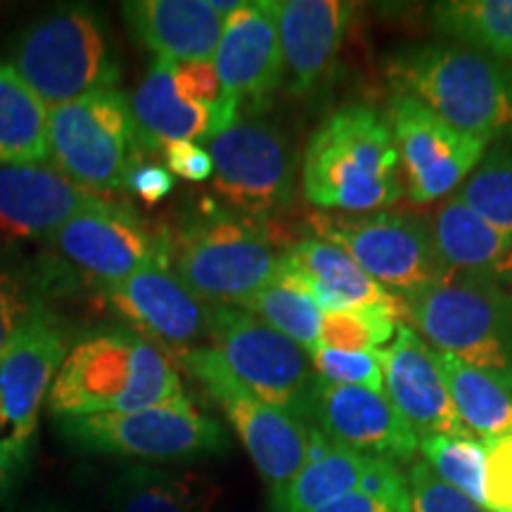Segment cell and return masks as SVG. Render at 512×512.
<instances>
[{
    "label": "cell",
    "instance_id": "cell-11",
    "mask_svg": "<svg viewBox=\"0 0 512 512\" xmlns=\"http://www.w3.org/2000/svg\"><path fill=\"white\" fill-rule=\"evenodd\" d=\"M209 339L230 373L261 401L309 422L316 375L306 351L242 306H209Z\"/></svg>",
    "mask_w": 512,
    "mask_h": 512
},
{
    "label": "cell",
    "instance_id": "cell-26",
    "mask_svg": "<svg viewBox=\"0 0 512 512\" xmlns=\"http://www.w3.org/2000/svg\"><path fill=\"white\" fill-rule=\"evenodd\" d=\"M373 458L332 444L323 432L311 430L309 460L271 505L280 512H313L337 498L358 491Z\"/></svg>",
    "mask_w": 512,
    "mask_h": 512
},
{
    "label": "cell",
    "instance_id": "cell-41",
    "mask_svg": "<svg viewBox=\"0 0 512 512\" xmlns=\"http://www.w3.org/2000/svg\"><path fill=\"white\" fill-rule=\"evenodd\" d=\"M15 479H17V475L10 470L8 460H5L3 453H0V503L10 496L12 486H15Z\"/></svg>",
    "mask_w": 512,
    "mask_h": 512
},
{
    "label": "cell",
    "instance_id": "cell-21",
    "mask_svg": "<svg viewBox=\"0 0 512 512\" xmlns=\"http://www.w3.org/2000/svg\"><path fill=\"white\" fill-rule=\"evenodd\" d=\"M351 15V5L337 0H278V38L287 91L306 95L323 83L342 48Z\"/></svg>",
    "mask_w": 512,
    "mask_h": 512
},
{
    "label": "cell",
    "instance_id": "cell-32",
    "mask_svg": "<svg viewBox=\"0 0 512 512\" xmlns=\"http://www.w3.org/2000/svg\"><path fill=\"white\" fill-rule=\"evenodd\" d=\"M403 313L406 306L401 299L394 304L323 313L320 344L337 351H377L396 335Z\"/></svg>",
    "mask_w": 512,
    "mask_h": 512
},
{
    "label": "cell",
    "instance_id": "cell-1",
    "mask_svg": "<svg viewBox=\"0 0 512 512\" xmlns=\"http://www.w3.org/2000/svg\"><path fill=\"white\" fill-rule=\"evenodd\" d=\"M183 396L176 363L159 344L131 328H107L69 349L46 406L67 420L143 411Z\"/></svg>",
    "mask_w": 512,
    "mask_h": 512
},
{
    "label": "cell",
    "instance_id": "cell-27",
    "mask_svg": "<svg viewBox=\"0 0 512 512\" xmlns=\"http://www.w3.org/2000/svg\"><path fill=\"white\" fill-rule=\"evenodd\" d=\"M216 486L195 472L138 463L121 470L107 489L110 512H211Z\"/></svg>",
    "mask_w": 512,
    "mask_h": 512
},
{
    "label": "cell",
    "instance_id": "cell-33",
    "mask_svg": "<svg viewBox=\"0 0 512 512\" xmlns=\"http://www.w3.org/2000/svg\"><path fill=\"white\" fill-rule=\"evenodd\" d=\"M458 197L491 226L512 233V147H494L467 176Z\"/></svg>",
    "mask_w": 512,
    "mask_h": 512
},
{
    "label": "cell",
    "instance_id": "cell-19",
    "mask_svg": "<svg viewBox=\"0 0 512 512\" xmlns=\"http://www.w3.org/2000/svg\"><path fill=\"white\" fill-rule=\"evenodd\" d=\"M223 93L259 110L283 86V55L278 38V0H245L223 24L214 55Z\"/></svg>",
    "mask_w": 512,
    "mask_h": 512
},
{
    "label": "cell",
    "instance_id": "cell-2",
    "mask_svg": "<svg viewBox=\"0 0 512 512\" xmlns=\"http://www.w3.org/2000/svg\"><path fill=\"white\" fill-rule=\"evenodd\" d=\"M394 91L422 102L448 126L484 140L512 133V62L456 46L422 43L387 62Z\"/></svg>",
    "mask_w": 512,
    "mask_h": 512
},
{
    "label": "cell",
    "instance_id": "cell-9",
    "mask_svg": "<svg viewBox=\"0 0 512 512\" xmlns=\"http://www.w3.org/2000/svg\"><path fill=\"white\" fill-rule=\"evenodd\" d=\"M174 358L178 368L188 370L219 401L259 475L271 486V496L280 494L309 460V422L242 387L214 347L178 351Z\"/></svg>",
    "mask_w": 512,
    "mask_h": 512
},
{
    "label": "cell",
    "instance_id": "cell-35",
    "mask_svg": "<svg viewBox=\"0 0 512 512\" xmlns=\"http://www.w3.org/2000/svg\"><path fill=\"white\" fill-rule=\"evenodd\" d=\"M309 356L316 375L323 380L384 392L382 363L377 351H337L320 344Z\"/></svg>",
    "mask_w": 512,
    "mask_h": 512
},
{
    "label": "cell",
    "instance_id": "cell-37",
    "mask_svg": "<svg viewBox=\"0 0 512 512\" xmlns=\"http://www.w3.org/2000/svg\"><path fill=\"white\" fill-rule=\"evenodd\" d=\"M34 304L19 273L0 261V356L29 318Z\"/></svg>",
    "mask_w": 512,
    "mask_h": 512
},
{
    "label": "cell",
    "instance_id": "cell-10",
    "mask_svg": "<svg viewBox=\"0 0 512 512\" xmlns=\"http://www.w3.org/2000/svg\"><path fill=\"white\" fill-rule=\"evenodd\" d=\"M69 349L60 318L36 302L0 356V453L15 475L29 465L38 415Z\"/></svg>",
    "mask_w": 512,
    "mask_h": 512
},
{
    "label": "cell",
    "instance_id": "cell-29",
    "mask_svg": "<svg viewBox=\"0 0 512 512\" xmlns=\"http://www.w3.org/2000/svg\"><path fill=\"white\" fill-rule=\"evenodd\" d=\"M50 107L0 62V164H48Z\"/></svg>",
    "mask_w": 512,
    "mask_h": 512
},
{
    "label": "cell",
    "instance_id": "cell-40",
    "mask_svg": "<svg viewBox=\"0 0 512 512\" xmlns=\"http://www.w3.org/2000/svg\"><path fill=\"white\" fill-rule=\"evenodd\" d=\"M313 512H411V494L373 496L366 491H351Z\"/></svg>",
    "mask_w": 512,
    "mask_h": 512
},
{
    "label": "cell",
    "instance_id": "cell-3",
    "mask_svg": "<svg viewBox=\"0 0 512 512\" xmlns=\"http://www.w3.org/2000/svg\"><path fill=\"white\" fill-rule=\"evenodd\" d=\"M399 147L373 107L347 105L330 114L304 152L306 200L323 209L366 214L403 195Z\"/></svg>",
    "mask_w": 512,
    "mask_h": 512
},
{
    "label": "cell",
    "instance_id": "cell-13",
    "mask_svg": "<svg viewBox=\"0 0 512 512\" xmlns=\"http://www.w3.org/2000/svg\"><path fill=\"white\" fill-rule=\"evenodd\" d=\"M214 188L240 214L285 209L294 190L292 152L283 133L261 119H238L209 140Z\"/></svg>",
    "mask_w": 512,
    "mask_h": 512
},
{
    "label": "cell",
    "instance_id": "cell-25",
    "mask_svg": "<svg viewBox=\"0 0 512 512\" xmlns=\"http://www.w3.org/2000/svg\"><path fill=\"white\" fill-rule=\"evenodd\" d=\"M140 152L164 150L169 143H200L219 136V119L207 107L178 95L174 62L155 60L131 98Z\"/></svg>",
    "mask_w": 512,
    "mask_h": 512
},
{
    "label": "cell",
    "instance_id": "cell-36",
    "mask_svg": "<svg viewBox=\"0 0 512 512\" xmlns=\"http://www.w3.org/2000/svg\"><path fill=\"white\" fill-rule=\"evenodd\" d=\"M411 512H489L463 491L439 479L427 463H415L408 475Z\"/></svg>",
    "mask_w": 512,
    "mask_h": 512
},
{
    "label": "cell",
    "instance_id": "cell-23",
    "mask_svg": "<svg viewBox=\"0 0 512 512\" xmlns=\"http://www.w3.org/2000/svg\"><path fill=\"white\" fill-rule=\"evenodd\" d=\"M121 12L140 46L174 64L214 62L226 24L209 0H133Z\"/></svg>",
    "mask_w": 512,
    "mask_h": 512
},
{
    "label": "cell",
    "instance_id": "cell-7",
    "mask_svg": "<svg viewBox=\"0 0 512 512\" xmlns=\"http://www.w3.org/2000/svg\"><path fill=\"white\" fill-rule=\"evenodd\" d=\"M69 444L88 453L183 463L228 451V434L192 396L133 413L57 420Z\"/></svg>",
    "mask_w": 512,
    "mask_h": 512
},
{
    "label": "cell",
    "instance_id": "cell-14",
    "mask_svg": "<svg viewBox=\"0 0 512 512\" xmlns=\"http://www.w3.org/2000/svg\"><path fill=\"white\" fill-rule=\"evenodd\" d=\"M387 126L399 147L406 195L415 204L441 200L453 192L484 159V140L448 126L432 110L408 95L389 100Z\"/></svg>",
    "mask_w": 512,
    "mask_h": 512
},
{
    "label": "cell",
    "instance_id": "cell-4",
    "mask_svg": "<svg viewBox=\"0 0 512 512\" xmlns=\"http://www.w3.org/2000/svg\"><path fill=\"white\" fill-rule=\"evenodd\" d=\"M169 268L204 304L245 306L278 280L280 254L256 219L207 209L169 238Z\"/></svg>",
    "mask_w": 512,
    "mask_h": 512
},
{
    "label": "cell",
    "instance_id": "cell-22",
    "mask_svg": "<svg viewBox=\"0 0 512 512\" xmlns=\"http://www.w3.org/2000/svg\"><path fill=\"white\" fill-rule=\"evenodd\" d=\"M278 280L309 294L323 313L401 299L370 278L344 249L323 238H304L280 254Z\"/></svg>",
    "mask_w": 512,
    "mask_h": 512
},
{
    "label": "cell",
    "instance_id": "cell-43",
    "mask_svg": "<svg viewBox=\"0 0 512 512\" xmlns=\"http://www.w3.org/2000/svg\"><path fill=\"white\" fill-rule=\"evenodd\" d=\"M268 512H280V510H275V508H273V505H271V508H268Z\"/></svg>",
    "mask_w": 512,
    "mask_h": 512
},
{
    "label": "cell",
    "instance_id": "cell-34",
    "mask_svg": "<svg viewBox=\"0 0 512 512\" xmlns=\"http://www.w3.org/2000/svg\"><path fill=\"white\" fill-rule=\"evenodd\" d=\"M420 451L439 479L486 508V446L475 437H425Z\"/></svg>",
    "mask_w": 512,
    "mask_h": 512
},
{
    "label": "cell",
    "instance_id": "cell-15",
    "mask_svg": "<svg viewBox=\"0 0 512 512\" xmlns=\"http://www.w3.org/2000/svg\"><path fill=\"white\" fill-rule=\"evenodd\" d=\"M62 259L100 285H112L152 264H169V238L152 233L124 202H98L72 216L53 235Z\"/></svg>",
    "mask_w": 512,
    "mask_h": 512
},
{
    "label": "cell",
    "instance_id": "cell-12",
    "mask_svg": "<svg viewBox=\"0 0 512 512\" xmlns=\"http://www.w3.org/2000/svg\"><path fill=\"white\" fill-rule=\"evenodd\" d=\"M318 238L344 249L370 278L399 297L446 275L434 247L432 226L394 211L313 216Z\"/></svg>",
    "mask_w": 512,
    "mask_h": 512
},
{
    "label": "cell",
    "instance_id": "cell-39",
    "mask_svg": "<svg viewBox=\"0 0 512 512\" xmlns=\"http://www.w3.org/2000/svg\"><path fill=\"white\" fill-rule=\"evenodd\" d=\"M164 162L171 174L185 178V181L204 183L214 178V162H211L207 147L200 143H188V140L169 143L164 147Z\"/></svg>",
    "mask_w": 512,
    "mask_h": 512
},
{
    "label": "cell",
    "instance_id": "cell-45",
    "mask_svg": "<svg viewBox=\"0 0 512 512\" xmlns=\"http://www.w3.org/2000/svg\"><path fill=\"white\" fill-rule=\"evenodd\" d=\"M510 287H512V285H510Z\"/></svg>",
    "mask_w": 512,
    "mask_h": 512
},
{
    "label": "cell",
    "instance_id": "cell-16",
    "mask_svg": "<svg viewBox=\"0 0 512 512\" xmlns=\"http://www.w3.org/2000/svg\"><path fill=\"white\" fill-rule=\"evenodd\" d=\"M332 444L370 458L411 460L418 451V434L396 411L384 392L335 384L316 375L309 399V425Z\"/></svg>",
    "mask_w": 512,
    "mask_h": 512
},
{
    "label": "cell",
    "instance_id": "cell-20",
    "mask_svg": "<svg viewBox=\"0 0 512 512\" xmlns=\"http://www.w3.org/2000/svg\"><path fill=\"white\" fill-rule=\"evenodd\" d=\"M98 200L53 164H0V235L8 238H53Z\"/></svg>",
    "mask_w": 512,
    "mask_h": 512
},
{
    "label": "cell",
    "instance_id": "cell-17",
    "mask_svg": "<svg viewBox=\"0 0 512 512\" xmlns=\"http://www.w3.org/2000/svg\"><path fill=\"white\" fill-rule=\"evenodd\" d=\"M107 304L171 354L200 347L209 337V306L197 299L169 264H152L112 285H100Z\"/></svg>",
    "mask_w": 512,
    "mask_h": 512
},
{
    "label": "cell",
    "instance_id": "cell-42",
    "mask_svg": "<svg viewBox=\"0 0 512 512\" xmlns=\"http://www.w3.org/2000/svg\"><path fill=\"white\" fill-rule=\"evenodd\" d=\"M24 512H69V510L55 501H34Z\"/></svg>",
    "mask_w": 512,
    "mask_h": 512
},
{
    "label": "cell",
    "instance_id": "cell-5",
    "mask_svg": "<svg viewBox=\"0 0 512 512\" xmlns=\"http://www.w3.org/2000/svg\"><path fill=\"white\" fill-rule=\"evenodd\" d=\"M401 302L434 347L512 392V292L491 280L446 273L403 294Z\"/></svg>",
    "mask_w": 512,
    "mask_h": 512
},
{
    "label": "cell",
    "instance_id": "cell-8",
    "mask_svg": "<svg viewBox=\"0 0 512 512\" xmlns=\"http://www.w3.org/2000/svg\"><path fill=\"white\" fill-rule=\"evenodd\" d=\"M48 147L55 169L79 188L98 197L124 190L140 159L131 100L119 88H102L50 107Z\"/></svg>",
    "mask_w": 512,
    "mask_h": 512
},
{
    "label": "cell",
    "instance_id": "cell-38",
    "mask_svg": "<svg viewBox=\"0 0 512 512\" xmlns=\"http://www.w3.org/2000/svg\"><path fill=\"white\" fill-rule=\"evenodd\" d=\"M174 188L176 176L166 166L143 162V159L133 162L124 181V190H128L133 197H138L145 204H159L174 192Z\"/></svg>",
    "mask_w": 512,
    "mask_h": 512
},
{
    "label": "cell",
    "instance_id": "cell-30",
    "mask_svg": "<svg viewBox=\"0 0 512 512\" xmlns=\"http://www.w3.org/2000/svg\"><path fill=\"white\" fill-rule=\"evenodd\" d=\"M437 34L512 62V0H446L432 8Z\"/></svg>",
    "mask_w": 512,
    "mask_h": 512
},
{
    "label": "cell",
    "instance_id": "cell-18",
    "mask_svg": "<svg viewBox=\"0 0 512 512\" xmlns=\"http://www.w3.org/2000/svg\"><path fill=\"white\" fill-rule=\"evenodd\" d=\"M384 375V394L420 439L475 437L460 420L448 394L437 351L411 325L396 328L394 342L377 349Z\"/></svg>",
    "mask_w": 512,
    "mask_h": 512
},
{
    "label": "cell",
    "instance_id": "cell-28",
    "mask_svg": "<svg viewBox=\"0 0 512 512\" xmlns=\"http://www.w3.org/2000/svg\"><path fill=\"white\" fill-rule=\"evenodd\" d=\"M437 363L467 430L484 444L512 437V392L503 382L444 351H437Z\"/></svg>",
    "mask_w": 512,
    "mask_h": 512
},
{
    "label": "cell",
    "instance_id": "cell-24",
    "mask_svg": "<svg viewBox=\"0 0 512 512\" xmlns=\"http://www.w3.org/2000/svg\"><path fill=\"white\" fill-rule=\"evenodd\" d=\"M432 238L446 273L512 285V233L491 226L458 195L439 207Z\"/></svg>",
    "mask_w": 512,
    "mask_h": 512
},
{
    "label": "cell",
    "instance_id": "cell-31",
    "mask_svg": "<svg viewBox=\"0 0 512 512\" xmlns=\"http://www.w3.org/2000/svg\"><path fill=\"white\" fill-rule=\"evenodd\" d=\"M256 318L271 325L280 335L292 339L294 344L306 349V354L320 347V323H323V311L313 302L309 294L299 290L283 280H275L259 294H254L249 302L242 306Z\"/></svg>",
    "mask_w": 512,
    "mask_h": 512
},
{
    "label": "cell",
    "instance_id": "cell-44",
    "mask_svg": "<svg viewBox=\"0 0 512 512\" xmlns=\"http://www.w3.org/2000/svg\"><path fill=\"white\" fill-rule=\"evenodd\" d=\"M8 512H19V510H15V508H12V510H8Z\"/></svg>",
    "mask_w": 512,
    "mask_h": 512
},
{
    "label": "cell",
    "instance_id": "cell-6",
    "mask_svg": "<svg viewBox=\"0 0 512 512\" xmlns=\"http://www.w3.org/2000/svg\"><path fill=\"white\" fill-rule=\"evenodd\" d=\"M10 64L48 107L121 81L107 24L86 5H64L29 24L10 50Z\"/></svg>",
    "mask_w": 512,
    "mask_h": 512
}]
</instances>
